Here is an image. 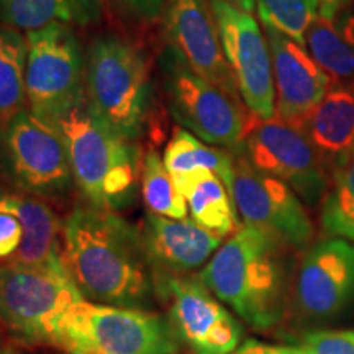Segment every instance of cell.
<instances>
[{
  "label": "cell",
  "instance_id": "d590c367",
  "mask_svg": "<svg viewBox=\"0 0 354 354\" xmlns=\"http://www.w3.org/2000/svg\"><path fill=\"white\" fill-rule=\"evenodd\" d=\"M3 339H6V335H3L2 326H0V346H2V344H6V343H3Z\"/></svg>",
  "mask_w": 354,
  "mask_h": 354
},
{
  "label": "cell",
  "instance_id": "52a82bcc",
  "mask_svg": "<svg viewBox=\"0 0 354 354\" xmlns=\"http://www.w3.org/2000/svg\"><path fill=\"white\" fill-rule=\"evenodd\" d=\"M0 166L19 192L41 201L63 202L76 185L61 133L30 109L0 127Z\"/></svg>",
  "mask_w": 354,
  "mask_h": 354
},
{
  "label": "cell",
  "instance_id": "9a60e30c",
  "mask_svg": "<svg viewBox=\"0 0 354 354\" xmlns=\"http://www.w3.org/2000/svg\"><path fill=\"white\" fill-rule=\"evenodd\" d=\"M165 30L167 44L174 46L197 74L241 100L209 0H167Z\"/></svg>",
  "mask_w": 354,
  "mask_h": 354
},
{
  "label": "cell",
  "instance_id": "44dd1931",
  "mask_svg": "<svg viewBox=\"0 0 354 354\" xmlns=\"http://www.w3.org/2000/svg\"><path fill=\"white\" fill-rule=\"evenodd\" d=\"M176 187L187 202L190 216L201 227L220 236L238 228V212L227 185L212 171H197L176 180Z\"/></svg>",
  "mask_w": 354,
  "mask_h": 354
},
{
  "label": "cell",
  "instance_id": "9c48e42d",
  "mask_svg": "<svg viewBox=\"0 0 354 354\" xmlns=\"http://www.w3.org/2000/svg\"><path fill=\"white\" fill-rule=\"evenodd\" d=\"M25 84L30 110L46 120L86 94V57L69 25L28 32Z\"/></svg>",
  "mask_w": 354,
  "mask_h": 354
},
{
  "label": "cell",
  "instance_id": "7c38bea8",
  "mask_svg": "<svg viewBox=\"0 0 354 354\" xmlns=\"http://www.w3.org/2000/svg\"><path fill=\"white\" fill-rule=\"evenodd\" d=\"M156 292L177 338L194 354H232L240 346V320L198 277L161 276L156 279Z\"/></svg>",
  "mask_w": 354,
  "mask_h": 354
},
{
  "label": "cell",
  "instance_id": "d6986e66",
  "mask_svg": "<svg viewBox=\"0 0 354 354\" xmlns=\"http://www.w3.org/2000/svg\"><path fill=\"white\" fill-rule=\"evenodd\" d=\"M15 203L24 225V238L19 253L10 263L69 274L64 264L63 221L56 212L46 201L19 190L15 192Z\"/></svg>",
  "mask_w": 354,
  "mask_h": 354
},
{
  "label": "cell",
  "instance_id": "4316f807",
  "mask_svg": "<svg viewBox=\"0 0 354 354\" xmlns=\"http://www.w3.org/2000/svg\"><path fill=\"white\" fill-rule=\"evenodd\" d=\"M261 24L272 26L305 46L310 26L318 19L313 0H254Z\"/></svg>",
  "mask_w": 354,
  "mask_h": 354
},
{
  "label": "cell",
  "instance_id": "e0dca14e",
  "mask_svg": "<svg viewBox=\"0 0 354 354\" xmlns=\"http://www.w3.org/2000/svg\"><path fill=\"white\" fill-rule=\"evenodd\" d=\"M140 230L156 279L190 276L209 263L223 241V236L194 220H174L156 214L146 215Z\"/></svg>",
  "mask_w": 354,
  "mask_h": 354
},
{
  "label": "cell",
  "instance_id": "ffe728a7",
  "mask_svg": "<svg viewBox=\"0 0 354 354\" xmlns=\"http://www.w3.org/2000/svg\"><path fill=\"white\" fill-rule=\"evenodd\" d=\"M102 13L104 0H0V21L28 32L53 24L86 26Z\"/></svg>",
  "mask_w": 354,
  "mask_h": 354
},
{
  "label": "cell",
  "instance_id": "8fae6325",
  "mask_svg": "<svg viewBox=\"0 0 354 354\" xmlns=\"http://www.w3.org/2000/svg\"><path fill=\"white\" fill-rule=\"evenodd\" d=\"M238 92L246 109L259 120L276 117L272 57L266 35L251 12L227 0H209Z\"/></svg>",
  "mask_w": 354,
  "mask_h": 354
},
{
  "label": "cell",
  "instance_id": "2e32d148",
  "mask_svg": "<svg viewBox=\"0 0 354 354\" xmlns=\"http://www.w3.org/2000/svg\"><path fill=\"white\" fill-rule=\"evenodd\" d=\"M263 30L272 57L276 117L300 128L333 86V81L307 48L272 26L263 25Z\"/></svg>",
  "mask_w": 354,
  "mask_h": 354
},
{
  "label": "cell",
  "instance_id": "f546056e",
  "mask_svg": "<svg viewBox=\"0 0 354 354\" xmlns=\"http://www.w3.org/2000/svg\"><path fill=\"white\" fill-rule=\"evenodd\" d=\"M131 15L141 20H156L165 12L167 0H122Z\"/></svg>",
  "mask_w": 354,
  "mask_h": 354
},
{
  "label": "cell",
  "instance_id": "7402d4cb",
  "mask_svg": "<svg viewBox=\"0 0 354 354\" xmlns=\"http://www.w3.org/2000/svg\"><path fill=\"white\" fill-rule=\"evenodd\" d=\"M305 48L333 84L354 81V15L349 10L335 20L318 15L305 38Z\"/></svg>",
  "mask_w": 354,
  "mask_h": 354
},
{
  "label": "cell",
  "instance_id": "83f0119b",
  "mask_svg": "<svg viewBox=\"0 0 354 354\" xmlns=\"http://www.w3.org/2000/svg\"><path fill=\"white\" fill-rule=\"evenodd\" d=\"M24 225L15 203V192L0 189V263H10L19 253Z\"/></svg>",
  "mask_w": 354,
  "mask_h": 354
},
{
  "label": "cell",
  "instance_id": "8992f818",
  "mask_svg": "<svg viewBox=\"0 0 354 354\" xmlns=\"http://www.w3.org/2000/svg\"><path fill=\"white\" fill-rule=\"evenodd\" d=\"M158 69L167 109L176 122L205 143L238 151L256 117L234 99L192 69L184 56L166 44Z\"/></svg>",
  "mask_w": 354,
  "mask_h": 354
},
{
  "label": "cell",
  "instance_id": "6da1fadb",
  "mask_svg": "<svg viewBox=\"0 0 354 354\" xmlns=\"http://www.w3.org/2000/svg\"><path fill=\"white\" fill-rule=\"evenodd\" d=\"M63 240L66 269L86 299L143 310L159 302L141 230L118 212L77 203L63 221Z\"/></svg>",
  "mask_w": 354,
  "mask_h": 354
},
{
  "label": "cell",
  "instance_id": "484cf974",
  "mask_svg": "<svg viewBox=\"0 0 354 354\" xmlns=\"http://www.w3.org/2000/svg\"><path fill=\"white\" fill-rule=\"evenodd\" d=\"M141 196L151 214L174 220L187 218V202L177 190L174 180L166 169L165 161L153 149H149L143 158Z\"/></svg>",
  "mask_w": 354,
  "mask_h": 354
},
{
  "label": "cell",
  "instance_id": "f1b7e54d",
  "mask_svg": "<svg viewBox=\"0 0 354 354\" xmlns=\"http://www.w3.org/2000/svg\"><path fill=\"white\" fill-rule=\"evenodd\" d=\"M305 354H354V330H320L305 333L300 339Z\"/></svg>",
  "mask_w": 354,
  "mask_h": 354
},
{
  "label": "cell",
  "instance_id": "30bf717a",
  "mask_svg": "<svg viewBox=\"0 0 354 354\" xmlns=\"http://www.w3.org/2000/svg\"><path fill=\"white\" fill-rule=\"evenodd\" d=\"M240 153L256 169L286 183L308 207L323 201L330 185V172L300 128L274 117L256 118Z\"/></svg>",
  "mask_w": 354,
  "mask_h": 354
},
{
  "label": "cell",
  "instance_id": "d6a6232c",
  "mask_svg": "<svg viewBox=\"0 0 354 354\" xmlns=\"http://www.w3.org/2000/svg\"><path fill=\"white\" fill-rule=\"evenodd\" d=\"M227 2H230L234 7L241 8V10H245V12H251V13L256 12L254 0H227Z\"/></svg>",
  "mask_w": 354,
  "mask_h": 354
},
{
  "label": "cell",
  "instance_id": "ac0fdd59",
  "mask_svg": "<svg viewBox=\"0 0 354 354\" xmlns=\"http://www.w3.org/2000/svg\"><path fill=\"white\" fill-rule=\"evenodd\" d=\"M328 172L354 153V81L333 84L300 127Z\"/></svg>",
  "mask_w": 354,
  "mask_h": 354
},
{
  "label": "cell",
  "instance_id": "cb8c5ba5",
  "mask_svg": "<svg viewBox=\"0 0 354 354\" xmlns=\"http://www.w3.org/2000/svg\"><path fill=\"white\" fill-rule=\"evenodd\" d=\"M26 37L0 25V127L25 110Z\"/></svg>",
  "mask_w": 354,
  "mask_h": 354
},
{
  "label": "cell",
  "instance_id": "603a6c76",
  "mask_svg": "<svg viewBox=\"0 0 354 354\" xmlns=\"http://www.w3.org/2000/svg\"><path fill=\"white\" fill-rule=\"evenodd\" d=\"M165 166L172 180L197 171H212L230 190L233 179V154L227 149L209 146L187 130H176L165 149Z\"/></svg>",
  "mask_w": 354,
  "mask_h": 354
},
{
  "label": "cell",
  "instance_id": "ba28073f",
  "mask_svg": "<svg viewBox=\"0 0 354 354\" xmlns=\"http://www.w3.org/2000/svg\"><path fill=\"white\" fill-rule=\"evenodd\" d=\"M63 348L102 354H179L180 342L169 320L153 310L84 299L66 318Z\"/></svg>",
  "mask_w": 354,
  "mask_h": 354
},
{
  "label": "cell",
  "instance_id": "5bb4252c",
  "mask_svg": "<svg viewBox=\"0 0 354 354\" xmlns=\"http://www.w3.org/2000/svg\"><path fill=\"white\" fill-rule=\"evenodd\" d=\"M290 307L308 323L346 315L354 307V245L331 238L310 246L295 274Z\"/></svg>",
  "mask_w": 354,
  "mask_h": 354
},
{
  "label": "cell",
  "instance_id": "7a4b0ae2",
  "mask_svg": "<svg viewBox=\"0 0 354 354\" xmlns=\"http://www.w3.org/2000/svg\"><path fill=\"white\" fill-rule=\"evenodd\" d=\"M294 248L268 230L245 225L198 274L220 302L259 331L284 320L294 289Z\"/></svg>",
  "mask_w": 354,
  "mask_h": 354
},
{
  "label": "cell",
  "instance_id": "836d02e7",
  "mask_svg": "<svg viewBox=\"0 0 354 354\" xmlns=\"http://www.w3.org/2000/svg\"><path fill=\"white\" fill-rule=\"evenodd\" d=\"M0 354H25L20 348L12 346V344H2L0 346Z\"/></svg>",
  "mask_w": 354,
  "mask_h": 354
},
{
  "label": "cell",
  "instance_id": "4fadbf2b",
  "mask_svg": "<svg viewBox=\"0 0 354 354\" xmlns=\"http://www.w3.org/2000/svg\"><path fill=\"white\" fill-rule=\"evenodd\" d=\"M233 154L230 196L246 225L268 230L294 250L308 248L313 238L312 220L304 202L289 185L256 169L240 153Z\"/></svg>",
  "mask_w": 354,
  "mask_h": 354
},
{
  "label": "cell",
  "instance_id": "277c9868",
  "mask_svg": "<svg viewBox=\"0 0 354 354\" xmlns=\"http://www.w3.org/2000/svg\"><path fill=\"white\" fill-rule=\"evenodd\" d=\"M86 95L102 120L136 143L151 110V77L143 53L118 35L97 37L86 57Z\"/></svg>",
  "mask_w": 354,
  "mask_h": 354
},
{
  "label": "cell",
  "instance_id": "5b68a950",
  "mask_svg": "<svg viewBox=\"0 0 354 354\" xmlns=\"http://www.w3.org/2000/svg\"><path fill=\"white\" fill-rule=\"evenodd\" d=\"M84 299L69 274L0 263V326L19 343L63 348L66 318Z\"/></svg>",
  "mask_w": 354,
  "mask_h": 354
},
{
  "label": "cell",
  "instance_id": "e575fe53",
  "mask_svg": "<svg viewBox=\"0 0 354 354\" xmlns=\"http://www.w3.org/2000/svg\"><path fill=\"white\" fill-rule=\"evenodd\" d=\"M69 354H102V353H91V351H81V349H73Z\"/></svg>",
  "mask_w": 354,
  "mask_h": 354
},
{
  "label": "cell",
  "instance_id": "d4e9b609",
  "mask_svg": "<svg viewBox=\"0 0 354 354\" xmlns=\"http://www.w3.org/2000/svg\"><path fill=\"white\" fill-rule=\"evenodd\" d=\"M320 220L330 236L354 241V153L330 171Z\"/></svg>",
  "mask_w": 354,
  "mask_h": 354
},
{
  "label": "cell",
  "instance_id": "1f68e13d",
  "mask_svg": "<svg viewBox=\"0 0 354 354\" xmlns=\"http://www.w3.org/2000/svg\"><path fill=\"white\" fill-rule=\"evenodd\" d=\"M317 3L318 15L326 20H335L339 13L349 10L351 0H313Z\"/></svg>",
  "mask_w": 354,
  "mask_h": 354
},
{
  "label": "cell",
  "instance_id": "4dcf8cb0",
  "mask_svg": "<svg viewBox=\"0 0 354 354\" xmlns=\"http://www.w3.org/2000/svg\"><path fill=\"white\" fill-rule=\"evenodd\" d=\"M232 354H305V351L300 346H279V344H264L256 339H248Z\"/></svg>",
  "mask_w": 354,
  "mask_h": 354
},
{
  "label": "cell",
  "instance_id": "3957f363",
  "mask_svg": "<svg viewBox=\"0 0 354 354\" xmlns=\"http://www.w3.org/2000/svg\"><path fill=\"white\" fill-rule=\"evenodd\" d=\"M50 122L61 133L84 201L112 212L133 205L143 167L138 145L102 120L86 94Z\"/></svg>",
  "mask_w": 354,
  "mask_h": 354
}]
</instances>
